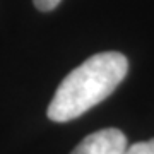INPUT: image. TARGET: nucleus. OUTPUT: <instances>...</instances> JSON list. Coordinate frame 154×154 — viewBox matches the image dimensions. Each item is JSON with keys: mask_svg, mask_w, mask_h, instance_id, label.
<instances>
[{"mask_svg": "<svg viewBox=\"0 0 154 154\" xmlns=\"http://www.w3.org/2000/svg\"><path fill=\"white\" fill-rule=\"evenodd\" d=\"M128 62L118 51L89 57L63 79L48 106V118L57 123L70 122L106 99L125 79Z\"/></svg>", "mask_w": 154, "mask_h": 154, "instance_id": "f257e3e1", "label": "nucleus"}, {"mask_svg": "<svg viewBox=\"0 0 154 154\" xmlns=\"http://www.w3.org/2000/svg\"><path fill=\"white\" fill-rule=\"evenodd\" d=\"M127 137L118 128H103L84 139L72 154H123Z\"/></svg>", "mask_w": 154, "mask_h": 154, "instance_id": "f03ea898", "label": "nucleus"}, {"mask_svg": "<svg viewBox=\"0 0 154 154\" xmlns=\"http://www.w3.org/2000/svg\"><path fill=\"white\" fill-rule=\"evenodd\" d=\"M123 154H154V139L132 144L130 147L125 149Z\"/></svg>", "mask_w": 154, "mask_h": 154, "instance_id": "7ed1b4c3", "label": "nucleus"}, {"mask_svg": "<svg viewBox=\"0 0 154 154\" xmlns=\"http://www.w3.org/2000/svg\"><path fill=\"white\" fill-rule=\"evenodd\" d=\"M36 9H39L41 12H50L53 11L58 4H60V0H33Z\"/></svg>", "mask_w": 154, "mask_h": 154, "instance_id": "20e7f679", "label": "nucleus"}]
</instances>
